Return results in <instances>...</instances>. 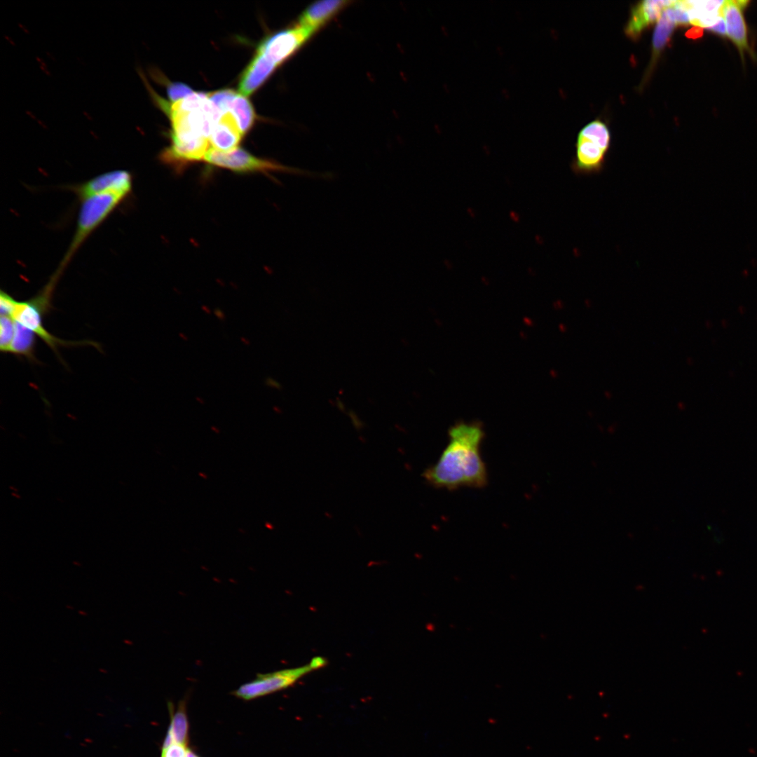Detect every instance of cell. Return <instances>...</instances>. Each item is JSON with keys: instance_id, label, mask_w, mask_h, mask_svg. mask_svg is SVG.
<instances>
[{"instance_id": "6da1fadb", "label": "cell", "mask_w": 757, "mask_h": 757, "mask_svg": "<svg viewBox=\"0 0 757 757\" xmlns=\"http://www.w3.org/2000/svg\"><path fill=\"white\" fill-rule=\"evenodd\" d=\"M449 442L437 461L422 474L436 489L449 491L487 485L488 473L480 447L485 437L481 422L458 421L448 431Z\"/></svg>"}, {"instance_id": "7a4b0ae2", "label": "cell", "mask_w": 757, "mask_h": 757, "mask_svg": "<svg viewBox=\"0 0 757 757\" xmlns=\"http://www.w3.org/2000/svg\"><path fill=\"white\" fill-rule=\"evenodd\" d=\"M126 197L107 193L82 200L73 238L57 271L62 274L72 257L86 238L109 217Z\"/></svg>"}, {"instance_id": "3957f363", "label": "cell", "mask_w": 757, "mask_h": 757, "mask_svg": "<svg viewBox=\"0 0 757 757\" xmlns=\"http://www.w3.org/2000/svg\"><path fill=\"white\" fill-rule=\"evenodd\" d=\"M326 662L324 657H315L309 663L299 667L259 674L252 681L240 686L234 691V695L250 700L285 689L309 672L324 667Z\"/></svg>"}, {"instance_id": "277c9868", "label": "cell", "mask_w": 757, "mask_h": 757, "mask_svg": "<svg viewBox=\"0 0 757 757\" xmlns=\"http://www.w3.org/2000/svg\"><path fill=\"white\" fill-rule=\"evenodd\" d=\"M204 160L212 165L236 172H298L273 161L259 158L238 147L228 152L211 148Z\"/></svg>"}, {"instance_id": "5b68a950", "label": "cell", "mask_w": 757, "mask_h": 757, "mask_svg": "<svg viewBox=\"0 0 757 757\" xmlns=\"http://www.w3.org/2000/svg\"><path fill=\"white\" fill-rule=\"evenodd\" d=\"M313 34L298 23L268 36L259 44L257 52L278 67L300 49Z\"/></svg>"}, {"instance_id": "8992f818", "label": "cell", "mask_w": 757, "mask_h": 757, "mask_svg": "<svg viewBox=\"0 0 757 757\" xmlns=\"http://www.w3.org/2000/svg\"><path fill=\"white\" fill-rule=\"evenodd\" d=\"M11 317L18 323L32 331L40 337L59 357V346H73L91 345L97 346L94 341H67L51 334L44 327L43 317L33 306L29 300L19 301L15 300Z\"/></svg>"}, {"instance_id": "52a82bcc", "label": "cell", "mask_w": 757, "mask_h": 757, "mask_svg": "<svg viewBox=\"0 0 757 757\" xmlns=\"http://www.w3.org/2000/svg\"><path fill=\"white\" fill-rule=\"evenodd\" d=\"M131 189V175L126 170H118L99 175L75 186L74 191L79 198L83 200L91 196L107 193L127 197Z\"/></svg>"}, {"instance_id": "ba28073f", "label": "cell", "mask_w": 757, "mask_h": 757, "mask_svg": "<svg viewBox=\"0 0 757 757\" xmlns=\"http://www.w3.org/2000/svg\"><path fill=\"white\" fill-rule=\"evenodd\" d=\"M749 1L729 0L724 1L719 10V13L725 20L726 34L737 47L743 60L744 53L751 49L748 43L747 29L743 11Z\"/></svg>"}, {"instance_id": "9c48e42d", "label": "cell", "mask_w": 757, "mask_h": 757, "mask_svg": "<svg viewBox=\"0 0 757 757\" xmlns=\"http://www.w3.org/2000/svg\"><path fill=\"white\" fill-rule=\"evenodd\" d=\"M674 3L675 1L663 0L641 1L632 11L625 27L626 34L632 39H637L647 27L658 21L664 9L673 6Z\"/></svg>"}, {"instance_id": "30bf717a", "label": "cell", "mask_w": 757, "mask_h": 757, "mask_svg": "<svg viewBox=\"0 0 757 757\" xmlns=\"http://www.w3.org/2000/svg\"><path fill=\"white\" fill-rule=\"evenodd\" d=\"M607 150L597 143L578 137L576 155L572 169L576 175L599 172L603 167Z\"/></svg>"}, {"instance_id": "8fae6325", "label": "cell", "mask_w": 757, "mask_h": 757, "mask_svg": "<svg viewBox=\"0 0 757 757\" xmlns=\"http://www.w3.org/2000/svg\"><path fill=\"white\" fill-rule=\"evenodd\" d=\"M350 3L343 0L316 1L306 8L299 23L315 32L325 26Z\"/></svg>"}, {"instance_id": "7c38bea8", "label": "cell", "mask_w": 757, "mask_h": 757, "mask_svg": "<svg viewBox=\"0 0 757 757\" xmlns=\"http://www.w3.org/2000/svg\"><path fill=\"white\" fill-rule=\"evenodd\" d=\"M243 135L233 116L226 112L214 125L209 142L212 149L228 152L238 148Z\"/></svg>"}, {"instance_id": "4fadbf2b", "label": "cell", "mask_w": 757, "mask_h": 757, "mask_svg": "<svg viewBox=\"0 0 757 757\" xmlns=\"http://www.w3.org/2000/svg\"><path fill=\"white\" fill-rule=\"evenodd\" d=\"M277 66L265 55L257 53L250 62L239 83V91L247 97L253 93L271 76Z\"/></svg>"}, {"instance_id": "5bb4252c", "label": "cell", "mask_w": 757, "mask_h": 757, "mask_svg": "<svg viewBox=\"0 0 757 757\" xmlns=\"http://www.w3.org/2000/svg\"><path fill=\"white\" fill-rule=\"evenodd\" d=\"M36 335L30 329L15 321V333L7 353L26 357L38 362L35 356Z\"/></svg>"}, {"instance_id": "9a60e30c", "label": "cell", "mask_w": 757, "mask_h": 757, "mask_svg": "<svg viewBox=\"0 0 757 757\" xmlns=\"http://www.w3.org/2000/svg\"><path fill=\"white\" fill-rule=\"evenodd\" d=\"M226 112L233 116L243 135L251 128L255 119L254 111L250 102L245 96L236 92L227 103Z\"/></svg>"}, {"instance_id": "2e32d148", "label": "cell", "mask_w": 757, "mask_h": 757, "mask_svg": "<svg viewBox=\"0 0 757 757\" xmlns=\"http://www.w3.org/2000/svg\"><path fill=\"white\" fill-rule=\"evenodd\" d=\"M676 23L669 13L664 9L657 21L653 37L654 57H656L669 41Z\"/></svg>"}, {"instance_id": "e0dca14e", "label": "cell", "mask_w": 757, "mask_h": 757, "mask_svg": "<svg viewBox=\"0 0 757 757\" xmlns=\"http://www.w3.org/2000/svg\"><path fill=\"white\" fill-rule=\"evenodd\" d=\"M579 137L592 140L606 150H608L611 142L610 132L603 122L596 120L586 125L579 132Z\"/></svg>"}, {"instance_id": "ac0fdd59", "label": "cell", "mask_w": 757, "mask_h": 757, "mask_svg": "<svg viewBox=\"0 0 757 757\" xmlns=\"http://www.w3.org/2000/svg\"><path fill=\"white\" fill-rule=\"evenodd\" d=\"M175 744L186 746L188 736V721L184 707H180L172 718L168 733Z\"/></svg>"}, {"instance_id": "d6986e66", "label": "cell", "mask_w": 757, "mask_h": 757, "mask_svg": "<svg viewBox=\"0 0 757 757\" xmlns=\"http://www.w3.org/2000/svg\"><path fill=\"white\" fill-rule=\"evenodd\" d=\"M15 333V320L10 316L1 315L0 319V349L7 353Z\"/></svg>"}, {"instance_id": "ffe728a7", "label": "cell", "mask_w": 757, "mask_h": 757, "mask_svg": "<svg viewBox=\"0 0 757 757\" xmlns=\"http://www.w3.org/2000/svg\"><path fill=\"white\" fill-rule=\"evenodd\" d=\"M167 90L169 98L174 102L182 100L194 93L189 86L181 83H169Z\"/></svg>"}, {"instance_id": "44dd1931", "label": "cell", "mask_w": 757, "mask_h": 757, "mask_svg": "<svg viewBox=\"0 0 757 757\" xmlns=\"http://www.w3.org/2000/svg\"><path fill=\"white\" fill-rule=\"evenodd\" d=\"M15 300L10 294L1 290L0 294V313L1 315H11Z\"/></svg>"}, {"instance_id": "7402d4cb", "label": "cell", "mask_w": 757, "mask_h": 757, "mask_svg": "<svg viewBox=\"0 0 757 757\" xmlns=\"http://www.w3.org/2000/svg\"><path fill=\"white\" fill-rule=\"evenodd\" d=\"M186 746L173 744L166 749H163L161 757H186Z\"/></svg>"}, {"instance_id": "603a6c76", "label": "cell", "mask_w": 757, "mask_h": 757, "mask_svg": "<svg viewBox=\"0 0 757 757\" xmlns=\"http://www.w3.org/2000/svg\"><path fill=\"white\" fill-rule=\"evenodd\" d=\"M707 29L715 34H719L722 36H725L727 35L726 25L725 20L723 17H721L720 19L714 25L707 28Z\"/></svg>"}, {"instance_id": "cb8c5ba5", "label": "cell", "mask_w": 757, "mask_h": 757, "mask_svg": "<svg viewBox=\"0 0 757 757\" xmlns=\"http://www.w3.org/2000/svg\"><path fill=\"white\" fill-rule=\"evenodd\" d=\"M686 36L690 39H697L703 35V28L695 26L686 32Z\"/></svg>"}, {"instance_id": "d4e9b609", "label": "cell", "mask_w": 757, "mask_h": 757, "mask_svg": "<svg viewBox=\"0 0 757 757\" xmlns=\"http://www.w3.org/2000/svg\"><path fill=\"white\" fill-rule=\"evenodd\" d=\"M264 383H265V385L268 386V387L278 389V390L281 389V385L280 384V383H278L277 381H275V379H273L271 377H269V376L266 377V379H265Z\"/></svg>"}, {"instance_id": "484cf974", "label": "cell", "mask_w": 757, "mask_h": 757, "mask_svg": "<svg viewBox=\"0 0 757 757\" xmlns=\"http://www.w3.org/2000/svg\"><path fill=\"white\" fill-rule=\"evenodd\" d=\"M214 314L219 320L224 321L226 319L224 313L219 308H216L214 310Z\"/></svg>"}, {"instance_id": "4316f807", "label": "cell", "mask_w": 757, "mask_h": 757, "mask_svg": "<svg viewBox=\"0 0 757 757\" xmlns=\"http://www.w3.org/2000/svg\"><path fill=\"white\" fill-rule=\"evenodd\" d=\"M510 217L511 220L513 221L514 222L517 223L520 220L519 214L515 211H510Z\"/></svg>"}, {"instance_id": "83f0119b", "label": "cell", "mask_w": 757, "mask_h": 757, "mask_svg": "<svg viewBox=\"0 0 757 757\" xmlns=\"http://www.w3.org/2000/svg\"><path fill=\"white\" fill-rule=\"evenodd\" d=\"M501 94L507 100L510 98V92L506 88H503L502 89Z\"/></svg>"}, {"instance_id": "f1b7e54d", "label": "cell", "mask_w": 757, "mask_h": 757, "mask_svg": "<svg viewBox=\"0 0 757 757\" xmlns=\"http://www.w3.org/2000/svg\"><path fill=\"white\" fill-rule=\"evenodd\" d=\"M482 149H483V151H484V152L485 153L486 155H489L490 154L491 149H490V148H489V146L488 145L483 144Z\"/></svg>"}, {"instance_id": "f546056e", "label": "cell", "mask_w": 757, "mask_h": 757, "mask_svg": "<svg viewBox=\"0 0 757 757\" xmlns=\"http://www.w3.org/2000/svg\"><path fill=\"white\" fill-rule=\"evenodd\" d=\"M467 212L468 213V214H469V215H470V216L471 217H472V218H475V215H476L475 211V210H473V209H472V207H469V208H468V209H467Z\"/></svg>"}, {"instance_id": "4dcf8cb0", "label": "cell", "mask_w": 757, "mask_h": 757, "mask_svg": "<svg viewBox=\"0 0 757 757\" xmlns=\"http://www.w3.org/2000/svg\"><path fill=\"white\" fill-rule=\"evenodd\" d=\"M441 31L442 32L443 34H444V35L445 36H449V30H448V29H447V27H446V26H444V25H442V26H441Z\"/></svg>"}, {"instance_id": "1f68e13d", "label": "cell", "mask_w": 757, "mask_h": 757, "mask_svg": "<svg viewBox=\"0 0 757 757\" xmlns=\"http://www.w3.org/2000/svg\"><path fill=\"white\" fill-rule=\"evenodd\" d=\"M496 51L501 56L504 55V50L500 46H496Z\"/></svg>"}, {"instance_id": "d6a6232c", "label": "cell", "mask_w": 757, "mask_h": 757, "mask_svg": "<svg viewBox=\"0 0 757 757\" xmlns=\"http://www.w3.org/2000/svg\"><path fill=\"white\" fill-rule=\"evenodd\" d=\"M201 308H201L202 311L203 312H205L206 314H208V315L211 314V310L207 306H203Z\"/></svg>"}, {"instance_id": "836d02e7", "label": "cell", "mask_w": 757, "mask_h": 757, "mask_svg": "<svg viewBox=\"0 0 757 757\" xmlns=\"http://www.w3.org/2000/svg\"><path fill=\"white\" fill-rule=\"evenodd\" d=\"M186 757H198L193 753L191 750L188 749L186 752Z\"/></svg>"}, {"instance_id": "e575fe53", "label": "cell", "mask_w": 757, "mask_h": 757, "mask_svg": "<svg viewBox=\"0 0 757 757\" xmlns=\"http://www.w3.org/2000/svg\"><path fill=\"white\" fill-rule=\"evenodd\" d=\"M443 89L447 93H449L450 92V88H449V85L446 84V83L443 84Z\"/></svg>"}, {"instance_id": "d590c367", "label": "cell", "mask_w": 757, "mask_h": 757, "mask_svg": "<svg viewBox=\"0 0 757 757\" xmlns=\"http://www.w3.org/2000/svg\"><path fill=\"white\" fill-rule=\"evenodd\" d=\"M240 340H241V341H242V342H243V343L244 344H245V345H249V344L250 343V341H249V340H248V339H247V338H245V337H243V336H242V337L240 338Z\"/></svg>"}, {"instance_id": "8d00e7d4", "label": "cell", "mask_w": 757, "mask_h": 757, "mask_svg": "<svg viewBox=\"0 0 757 757\" xmlns=\"http://www.w3.org/2000/svg\"><path fill=\"white\" fill-rule=\"evenodd\" d=\"M444 264L445 266H449V268H451V266H452V264H451L452 263L448 259H444Z\"/></svg>"}, {"instance_id": "74e56055", "label": "cell", "mask_w": 757, "mask_h": 757, "mask_svg": "<svg viewBox=\"0 0 757 757\" xmlns=\"http://www.w3.org/2000/svg\"><path fill=\"white\" fill-rule=\"evenodd\" d=\"M179 335L180 338L182 339L183 340H186V341L188 340V338L185 334H184L182 333H179Z\"/></svg>"}, {"instance_id": "f35d334b", "label": "cell", "mask_w": 757, "mask_h": 757, "mask_svg": "<svg viewBox=\"0 0 757 757\" xmlns=\"http://www.w3.org/2000/svg\"><path fill=\"white\" fill-rule=\"evenodd\" d=\"M435 129H436V130H437V131L438 132V133H441V132H442V130H441L440 127H439V126L438 125H435Z\"/></svg>"}]
</instances>
